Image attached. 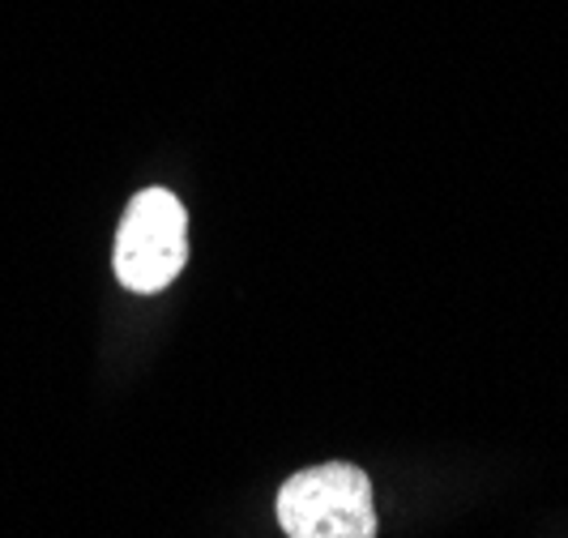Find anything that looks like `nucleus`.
<instances>
[{
  "instance_id": "f257e3e1",
  "label": "nucleus",
  "mask_w": 568,
  "mask_h": 538,
  "mask_svg": "<svg viewBox=\"0 0 568 538\" xmlns=\"http://www.w3.org/2000/svg\"><path fill=\"white\" fill-rule=\"evenodd\" d=\"M278 526L286 538H376L372 479L351 461L300 470L278 487Z\"/></svg>"
},
{
  "instance_id": "f03ea898",
  "label": "nucleus",
  "mask_w": 568,
  "mask_h": 538,
  "mask_svg": "<svg viewBox=\"0 0 568 538\" xmlns=\"http://www.w3.org/2000/svg\"><path fill=\"white\" fill-rule=\"evenodd\" d=\"M189 261V214L168 189H142L129 201L115 231V278L138 291L159 295L180 278Z\"/></svg>"
}]
</instances>
